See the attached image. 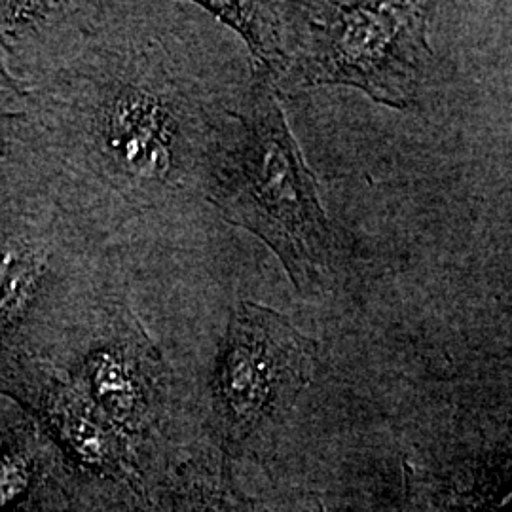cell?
Listing matches in <instances>:
<instances>
[{"label": "cell", "mask_w": 512, "mask_h": 512, "mask_svg": "<svg viewBox=\"0 0 512 512\" xmlns=\"http://www.w3.org/2000/svg\"><path fill=\"white\" fill-rule=\"evenodd\" d=\"M71 99L67 122L84 160L128 200L154 202L183 188L196 167L207 171L215 145L202 147L200 109L147 55L116 61Z\"/></svg>", "instance_id": "obj_2"}, {"label": "cell", "mask_w": 512, "mask_h": 512, "mask_svg": "<svg viewBox=\"0 0 512 512\" xmlns=\"http://www.w3.org/2000/svg\"><path fill=\"white\" fill-rule=\"evenodd\" d=\"M281 4L287 90L348 86L391 109L416 103L433 59L421 2Z\"/></svg>", "instance_id": "obj_3"}, {"label": "cell", "mask_w": 512, "mask_h": 512, "mask_svg": "<svg viewBox=\"0 0 512 512\" xmlns=\"http://www.w3.org/2000/svg\"><path fill=\"white\" fill-rule=\"evenodd\" d=\"M245 40L253 59V76H266L275 90L285 71L281 4L262 2H200Z\"/></svg>", "instance_id": "obj_6"}, {"label": "cell", "mask_w": 512, "mask_h": 512, "mask_svg": "<svg viewBox=\"0 0 512 512\" xmlns=\"http://www.w3.org/2000/svg\"><path fill=\"white\" fill-rule=\"evenodd\" d=\"M86 384L93 399L118 421L137 423L148 410L154 378L150 374L147 344L139 342L133 329L118 334L112 342L90 353Z\"/></svg>", "instance_id": "obj_5"}, {"label": "cell", "mask_w": 512, "mask_h": 512, "mask_svg": "<svg viewBox=\"0 0 512 512\" xmlns=\"http://www.w3.org/2000/svg\"><path fill=\"white\" fill-rule=\"evenodd\" d=\"M317 346L279 311L239 302L220 344L213 416L230 442L274 427L310 384Z\"/></svg>", "instance_id": "obj_4"}, {"label": "cell", "mask_w": 512, "mask_h": 512, "mask_svg": "<svg viewBox=\"0 0 512 512\" xmlns=\"http://www.w3.org/2000/svg\"><path fill=\"white\" fill-rule=\"evenodd\" d=\"M19 99H21V90L18 82L12 74L8 73L4 57L0 54V114H8Z\"/></svg>", "instance_id": "obj_10"}, {"label": "cell", "mask_w": 512, "mask_h": 512, "mask_svg": "<svg viewBox=\"0 0 512 512\" xmlns=\"http://www.w3.org/2000/svg\"><path fill=\"white\" fill-rule=\"evenodd\" d=\"M54 403V416L59 429L84 458L92 461L110 458L112 437L95 412L71 393H57Z\"/></svg>", "instance_id": "obj_8"}, {"label": "cell", "mask_w": 512, "mask_h": 512, "mask_svg": "<svg viewBox=\"0 0 512 512\" xmlns=\"http://www.w3.org/2000/svg\"><path fill=\"white\" fill-rule=\"evenodd\" d=\"M50 266L46 256L25 243L0 249V330L8 329L46 296Z\"/></svg>", "instance_id": "obj_7"}, {"label": "cell", "mask_w": 512, "mask_h": 512, "mask_svg": "<svg viewBox=\"0 0 512 512\" xmlns=\"http://www.w3.org/2000/svg\"><path fill=\"white\" fill-rule=\"evenodd\" d=\"M27 471L16 458L0 461V507L8 505L25 488Z\"/></svg>", "instance_id": "obj_9"}, {"label": "cell", "mask_w": 512, "mask_h": 512, "mask_svg": "<svg viewBox=\"0 0 512 512\" xmlns=\"http://www.w3.org/2000/svg\"><path fill=\"white\" fill-rule=\"evenodd\" d=\"M232 114L238 126L213 147L205 171L207 200L277 256L298 293L321 291L332 268V230L274 84L253 76Z\"/></svg>", "instance_id": "obj_1"}]
</instances>
